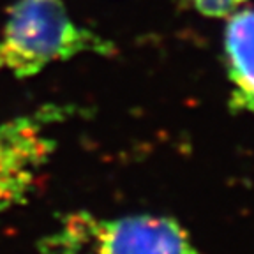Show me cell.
<instances>
[{
    "mask_svg": "<svg viewBox=\"0 0 254 254\" xmlns=\"http://www.w3.org/2000/svg\"><path fill=\"white\" fill-rule=\"evenodd\" d=\"M249 0H190V4L203 16L208 18H230L244 9Z\"/></svg>",
    "mask_w": 254,
    "mask_h": 254,
    "instance_id": "obj_5",
    "label": "cell"
},
{
    "mask_svg": "<svg viewBox=\"0 0 254 254\" xmlns=\"http://www.w3.org/2000/svg\"><path fill=\"white\" fill-rule=\"evenodd\" d=\"M224 52L235 101L254 113V9L244 7L228 18Z\"/></svg>",
    "mask_w": 254,
    "mask_h": 254,
    "instance_id": "obj_4",
    "label": "cell"
},
{
    "mask_svg": "<svg viewBox=\"0 0 254 254\" xmlns=\"http://www.w3.org/2000/svg\"><path fill=\"white\" fill-rule=\"evenodd\" d=\"M46 154L48 141L32 120L0 127V208L27 196Z\"/></svg>",
    "mask_w": 254,
    "mask_h": 254,
    "instance_id": "obj_3",
    "label": "cell"
},
{
    "mask_svg": "<svg viewBox=\"0 0 254 254\" xmlns=\"http://www.w3.org/2000/svg\"><path fill=\"white\" fill-rule=\"evenodd\" d=\"M64 254H198L179 222L155 215L99 221L79 214L62 235Z\"/></svg>",
    "mask_w": 254,
    "mask_h": 254,
    "instance_id": "obj_2",
    "label": "cell"
},
{
    "mask_svg": "<svg viewBox=\"0 0 254 254\" xmlns=\"http://www.w3.org/2000/svg\"><path fill=\"white\" fill-rule=\"evenodd\" d=\"M104 44L76 27L60 0H20L0 41V69L30 76L55 60L81 52H103Z\"/></svg>",
    "mask_w": 254,
    "mask_h": 254,
    "instance_id": "obj_1",
    "label": "cell"
}]
</instances>
